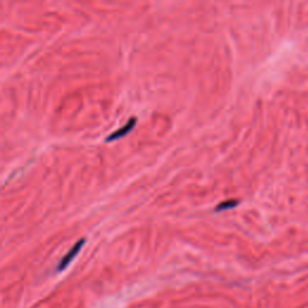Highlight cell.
I'll list each match as a JSON object with an SVG mask.
<instances>
[{
    "mask_svg": "<svg viewBox=\"0 0 308 308\" xmlns=\"http://www.w3.org/2000/svg\"><path fill=\"white\" fill-rule=\"evenodd\" d=\"M240 202L238 200H227V201H223L219 204L217 207H215V212H223V211H228V209L235 208Z\"/></svg>",
    "mask_w": 308,
    "mask_h": 308,
    "instance_id": "obj_3",
    "label": "cell"
},
{
    "mask_svg": "<svg viewBox=\"0 0 308 308\" xmlns=\"http://www.w3.org/2000/svg\"><path fill=\"white\" fill-rule=\"evenodd\" d=\"M84 243H86V238H81L80 241H77L76 243H75L73 245V248H71V250L69 251L68 253L64 255V258L61 259L60 263L58 264L57 271H63V270H65V268H67L69 266V265L71 264V261H73L74 259L77 257V254L80 253L81 250H82V247H83V245H84Z\"/></svg>",
    "mask_w": 308,
    "mask_h": 308,
    "instance_id": "obj_1",
    "label": "cell"
},
{
    "mask_svg": "<svg viewBox=\"0 0 308 308\" xmlns=\"http://www.w3.org/2000/svg\"><path fill=\"white\" fill-rule=\"evenodd\" d=\"M136 123H137V118L136 117H132L126 123V126H123L122 128H120V129L116 130V132L111 133L110 135L107 136L106 139H105V142H112V141L119 140V139H122V137L127 136L128 134L133 132V129H134V128H135Z\"/></svg>",
    "mask_w": 308,
    "mask_h": 308,
    "instance_id": "obj_2",
    "label": "cell"
}]
</instances>
